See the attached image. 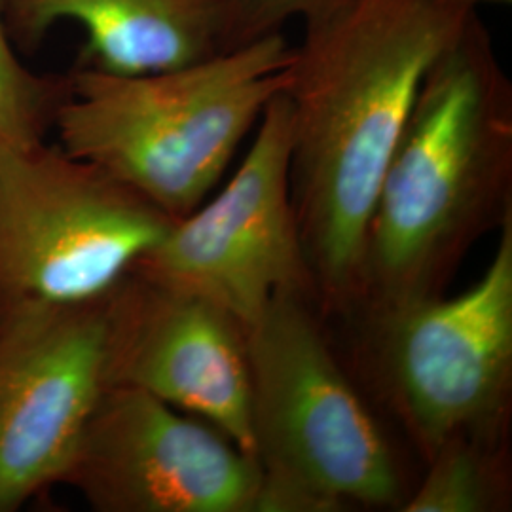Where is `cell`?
<instances>
[{
  "label": "cell",
  "mask_w": 512,
  "mask_h": 512,
  "mask_svg": "<svg viewBox=\"0 0 512 512\" xmlns=\"http://www.w3.org/2000/svg\"><path fill=\"white\" fill-rule=\"evenodd\" d=\"M486 272L458 296L374 317L391 403L425 461L452 440L501 444L512 387V211Z\"/></svg>",
  "instance_id": "6"
},
{
  "label": "cell",
  "mask_w": 512,
  "mask_h": 512,
  "mask_svg": "<svg viewBox=\"0 0 512 512\" xmlns=\"http://www.w3.org/2000/svg\"><path fill=\"white\" fill-rule=\"evenodd\" d=\"M480 0H336L302 19L285 97L291 194L315 296L363 302L368 220L433 63Z\"/></svg>",
  "instance_id": "1"
},
{
  "label": "cell",
  "mask_w": 512,
  "mask_h": 512,
  "mask_svg": "<svg viewBox=\"0 0 512 512\" xmlns=\"http://www.w3.org/2000/svg\"><path fill=\"white\" fill-rule=\"evenodd\" d=\"M200 294L247 329L279 294L315 296L291 194V112L285 93L264 110L234 177L177 220L131 270Z\"/></svg>",
  "instance_id": "7"
},
{
  "label": "cell",
  "mask_w": 512,
  "mask_h": 512,
  "mask_svg": "<svg viewBox=\"0 0 512 512\" xmlns=\"http://www.w3.org/2000/svg\"><path fill=\"white\" fill-rule=\"evenodd\" d=\"M59 484L97 512H253L260 465L209 421L110 385Z\"/></svg>",
  "instance_id": "8"
},
{
  "label": "cell",
  "mask_w": 512,
  "mask_h": 512,
  "mask_svg": "<svg viewBox=\"0 0 512 512\" xmlns=\"http://www.w3.org/2000/svg\"><path fill=\"white\" fill-rule=\"evenodd\" d=\"M293 44L256 38L198 63L148 74L78 65L54 131L59 147L181 220L213 192L285 90Z\"/></svg>",
  "instance_id": "3"
},
{
  "label": "cell",
  "mask_w": 512,
  "mask_h": 512,
  "mask_svg": "<svg viewBox=\"0 0 512 512\" xmlns=\"http://www.w3.org/2000/svg\"><path fill=\"white\" fill-rule=\"evenodd\" d=\"M107 296L0 315V512L59 486L109 389Z\"/></svg>",
  "instance_id": "9"
},
{
  "label": "cell",
  "mask_w": 512,
  "mask_h": 512,
  "mask_svg": "<svg viewBox=\"0 0 512 512\" xmlns=\"http://www.w3.org/2000/svg\"><path fill=\"white\" fill-rule=\"evenodd\" d=\"M230 0H2L8 35L33 50L50 27L86 31L80 65L112 74L171 71L226 50Z\"/></svg>",
  "instance_id": "11"
},
{
  "label": "cell",
  "mask_w": 512,
  "mask_h": 512,
  "mask_svg": "<svg viewBox=\"0 0 512 512\" xmlns=\"http://www.w3.org/2000/svg\"><path fill=\"white\" fill-rule=\"evenodd\" d=\"M512 211V84L480 12L433 63L391 152L366 228L372 317L446 291Z\"/></svg>",
  "instance_id": "2"
},
{
  "label": "cell",
  "mask_w": 512,
  "mask_h": 512,
  "mask_svg": "<svg viewBox=\"0 0 512 512\" xmlns=\"http://www.w3.org/2000/svg\"><path fill=\"white\" fill-rule=\"evenodd\" d=\"M110 385L143 389L253 456L245 327L200 294L126 275L107 296Z\"/></svg>",
  "instance_id": "10"
},
{
  "label": "cell",
  "mask_w": 512,
  "mask_h": 512,
  "mask_svg": "<svg viewBox=\"0 0 512 512\" xmlns=\"http://www.w3.org/2000/svg\"><path fill=\"white\" fill-rule=\"evenodd\" d=\"M175 222L59 145H2L0 315L107 296Z\"/></svg>",
  "instance_id": "5"
},
{
  "label": "cell",
  "mask_w": 512,
  "mask_h": 512,
  "mask_svg": "<svg viewBox=\"0 0 512 512\" xmlns=\"http://www.w3.org/2000/svg\"><path fill=\"white\" fill-rule=\"evenodd\" d=\"M512 0H480V4H482V8L484 6H509Z\"/></svg>",
  "instance_id": "15"
},
{
  "label": "cell",
  "mask_w": 512,
  "mask_h": 512,
  "mask_svg": "<svg viewBox=\"0 0 512 512\" xmlns=\"http://www.w3.org/2000/svg\"><path fill=\"white\" fill-rule=\"evenodd\" d=\"M501 444L458 439L429 459V471L403 512H495L509 505Z\"/></svg>",
  "instance_id": "12"
},
{
  "label": "cell",
  "mask_w": 512,
  "mask_h": 512,
  "mask_svg": "<svg viewBox=\"0 0 512 512\" xmlns=\"http://www.w3.org/2000/svg\"><path fill=\"white\" fill-rule=\"evenodd\" d=\"M336 0H230L226 50L281 33L289 21H302Z\"/></svg>",
  "instance_id": "14"
},
{
  "label": "cell",
  "mask_w": 512,
  "mask_h": 512,
  "mask_svg": "<svg viewBox=\"0 0 512 512\" xmlns=\"http://www.w3.org/2000/svg\"><path fill=\"white\" fill-rule=\"evenodd\" d=\"M69 88V74H38L19 61L0 0V147L46 141Z\"/></svg>",
  "instance_id": "13"
},
{
  "label": "cell",
  "mask_w": 512,
  "mask_h": 512,
  "mask_svg": "<svg viewBox=\"0 0 512 512\" xmlns=\"http://www.w3.org/2000/svg\"><path fill=\"white\" fill-rule=\"evenodd\" d=\"M245 338L260 465L253 512L401 507L391 448L332 355L308 296H275Z\"/></svg>",
  "instance_id": "4"
}]
</instances>
